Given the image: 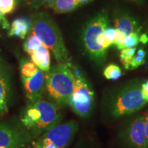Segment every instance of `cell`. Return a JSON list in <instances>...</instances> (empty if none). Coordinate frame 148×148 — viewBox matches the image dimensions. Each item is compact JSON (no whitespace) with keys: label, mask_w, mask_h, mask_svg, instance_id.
Listing matches in <instances>:
<instances>
[{"label":"cell","mask_w":148,"mask_h":148,"mask_svg":"<svg viewBox=\"0 0 148 148\" xmlns=\"http://www.w3.org/2000/svg\"><path fill=\"white\" fill-rule=\"evenodd\" d=\"M62 115L58 105L42 98L27 103L20 115V121L32 138L62 122Z\"/></svg>","instance_id":"obj_1"},{"label":"cell","mask_w":148,"mask_h":148,"mask_svg":"<svg viewBox=\"0 0 148 148\" xmlns=\"http://www.w3.org/2000/svg\"><path fill=\"white\" fill-rule=\"evenodd\" d=\"M31 32L42 44L52 51L57 63L72 67L71 58L60 29L47 12H38L31 16Z\"/></svg>","instance_id":"obj_2"},{"label":"cell","mask_w":148,"mask_h":148,"mask_svg":"<svg viewBox=\"0 0 148 148\" xmlns=\"http://www.w3.org/2000/svg\"><path fill=\"white\" fill-rule=\"evenodd\" d=\"M75 83V75L65 64L57 63L45 74V89L53 103L68 106Z\"/></svg>","instance_id":"obj_3"},{"label":"cell","mask_w":148,"mask_h":148,"mask_svg":"<svg viewBox=\"0 0 148 148\" xmlns=\"http://www.w3.org/2000/svg\"><path fill=\"white\" fill-rule=\"evenodd\" d=\"M108 18L104 11L98 13L86 24L82 40L86 52L97 63L105 60L108 49L105 47L104 31L108 26Z\"/></svg>","instance_id":"obj_4"},{"label":"cell","mask_w":148,"mask_h":148,"mask_svg":"<svg viewBox=\"0 0 148 148\" xmlns=\"http://www.w3.org/2000/svg\"><path fill=\"white\" fill-rule=\"evenodd\" d=\"M148 103L141 90V84L132 83L116 93L110 106V114L119 118L134 114Z\"/></svg>","instance_id":"obj_5"},{"label":"cell","mask_w":148,"mask_h":148,"mask_svg":"<svg viewBox=\"0 0 148 148\" xmlns=\"http://www.w3.org/2000/svg\"><path fill=\"white\" fill-rule=\"evenodd\" d=\"M78 130L74 120L61 122L43 132L32 141V148H66Z\"/></svg>","instance_id":"obj_6"},{"label":"cell","mask_w":148,"mask_h":148,"mask_svg":"<svg viewBox=\"0 0 148 148\" xmlns=\"http://www.w3.org/2000/svg\"><path fill=\"white\" fill-rule=\"evenodd\" d=\"M75 75V83L68 106L80 117H87L92 112L95 93L86 79L76 69H72Z\"/></svg>","instance_id":"obj_7"},{"label":"cell","mask_w":148,"mask_h":148,"mask_svg":"<svg viewBox=\"0 0 148 148\" xmlns=\"http://www.w3.org/2000/svg\"><path fill=\"white\" fill-rule=\"evenodd\" d=\"M32 137L23 127L0 123V148H26Z\"/></svg>","instance_id":"obj_8"},{"label":"cell","mask_w":148,"mask_h":148,"mask_svg":"<svg viewBox=\"0 0 148 148\" xmlns=\"http://www.w3.org/2000/svg\"><path fill=\"white\" fill-rule=\"evenodd\" d=\"M123 138L130 148H147L144 115L135 116L129 121Z\"/></svg>","instance_id":"obj_9"},{"label":"cell","mask_w":148,"mask_h":148,"mask_svg":"<svg viewBox=\"0 0 148 148\" xmlns=\"http://www.w3.org/2000/svg\"><path fill=\"white\" fill-rule=\"evenodd\" d=\"M27 103L34 102L42 97L45 90V74L38 69L34 75L21 76Z\"/></svg>","instance_id":"obj_10"},{"label":"cell","mask_w":148,"mask_h":148,"mask_svg":"<svg viewBox=\"0 0 148 148\" xmlns=\"http://www.w3.org/2000/svg\"><path fill=\"white\" fill-rule=\"evenodd\" d=\"M10 92V76L2 70L0 73V116L8 111Z\"/></svg>","instance_id":"obj_11"},{"label":"cell","mask_w":148,"mask_h":148,"mask_svg":"<svg viewBox=\"0 0 148 148\" xmlns=\"http://www.w3.org/2000/svg\"><path fill=\"white\" fill-rule=\"evenodd\" d=\"M32 62L40 70L47 72L51 68V56L49 49L42 45L30 55Z\"/></svg>","instance_id":"obj_12"},{"label":"cell","mask_w":148,"mask_h":148,"mask_svg":"<svg viewBox=\"0 0 148 148\" xmlns=\"http://www.w3.org/2000/svg\"><path fill=\"white\" fill-rule=\"evenodd\" d=\"M114 28L128 36L131 33L136 31L140 27H138V23L132 16L127 14H121L116 16L114 20Z\"/></svg>","instance_id":"obj_13"},{"label":"cell","mask_w":148,"mask_h":148,"mask_svg":"<svg viewBox=\"0 0 148 148\" xmlns=\"http://www.w3.org/2000/svg\"><path fill=\"white\" fill-rule=\"evenodd\" d=\"M31 29V21L28 18L21 17L14 19L8 32L9 36H17L24 39Z\"/></svg>","instance_id":"obj_14"},{"label":"cell","mask_w":148,"mask_h":148,"mask_svg":"<svg viewBox=\"0 0 148 148\" xmlns=\"http://www.w3.org/2000/svg\"><path fill=\"white\" fill-rule=\"evenodd\" d=\"M81 6L79 0H55L49 8L56 13H68Z\"/></svg>","instance_id":"obj_15"},{"label":"cell","mask_w":148,"mask_h":148,"mask_svg":"<svg viewBox=\"0 0 148 148\" xmlns=\"http://www.w3.org/2000/svg\"><path fill=\"white\" fill-rule=\"evenodd\" d=\"M136 47H126L121 49L120 51V60L125 69L130 70L131 61L134 55L136 54Z\"/></svg>","instance_id":"obj_16"},{"label":"cell","mask_w":148,"mask_h":148,"mask_svg":"<svg viewBox=\"0 0 148 148\" xmlns=\"http://www.w3.org/2000/svg\"><path fill=\"white\" fill-rule=\"evenodd\" d=\"M103 74L106 79L116 80L121 77L122 71L117 64H110L106 66L103 70Z\"/></svg>","instance_id":"obj_17"},{"label":"cell","mask_w":148,"mask_h":148,"mask_svg":"<svg viewBox=\"0 0 148 148\" xmlns=\"http://www.w3.org/2000/svg\"><path fill=\"white\" fill-rule=\"evenodd\" d=\"M42 45V44L40 42V40L34 34H32L25 40L23 44V48L25 52L30 56L36 49H38Z\"/></svg>","instance_id":"obj_18"},{"label":"cell","mask_w":148,"mask_h":148,"mask_svg":"<svg viewBox=\"0 0 148 148\" xmlns=\"http://www.w3.org/2000/svg\"><path fill=\"white\" fill-rule=\"evenodd\" d=\"M140 28H138L137 30L135 32L131 33L128 36H127L125 40V48L126 47H136V46L138 45L139 42V32Z\"/></svg>","instance_id":"obj_19"},{"label":"cell","mask_w":148,"mask_h":148,"mask_svg":"<svg viewBox=\"0 0 148 148\" xmlns=\"http://www.w3.org/2000/svg\"><path fill=\"white\" fill-rule=\"evenodd\" d=\"M16 7V0H0V11L5 14L11 13Z\"/></svg>","instance_id":"obj_20"},{"label":"cell","mask_w":148,"mask_h":148,"mask_svg":"<svg viewBox=\"0 0 148 148\" xmlns=\"http://www.w3.org/2000/svg\"><path fill=\"white\" fill-rule=\"evenodd\" d=\"M116 36V29L114 27L108 26L104 31L105 47L107 49L109 47L113 45Z\"/></svg>","instance_id":"obj_21"},{"label":"cell","mask_w":148,"mask_h":148,"mask_svg":"<svg viewBox=\"0 0 148 148\" xmlns=\"http://www.w3.org/2000/svg\"><path fill=\"white\" fill-rule=\"evenodd\" d=\"M55 0H23L25 5L32 7L33 8H40L44 5L50 7Z\"/></svg>","instance_id":"obj_22"},{"label":"cell","mask_w":148,"mask_h":148,"mask_svg":"<svg viewBox=\"0 0 148 148\" xmlns=\"http://www.w3.org/2000/svg\"><path fill=\"white\" fill-rule=\"evenodd\" d=\"M126 37L127 36L124 34V33L120 32V31L117 30V29H116V36L113 45H115L116 47L118 49H119V50L124 49L125 40Z\"/></svg>","instance_id":"obj_23"},{"label":"cell","mask_w":148,"mask_h":148,"mask_svg":"<svg viewBox=\"0 0 148 148\" xmlns=\"http://www.w3.org/2000/svg\"><path fill=\"white\" fill-rule=\"evenodd\" d=\"M145 59L144 56H140L139 55L136 54L134 55V56L133 57L131 61L130 66V70L135 69L136 68L139 67L140 66L143 65L145 63Z\"/></svg>","instance_id":"obj_24"},{"label":"cell","mask_w":148,"mask_h":148,"mask_svg":"<svg viewBox=\"0 0 148 148\" xmlns=\"http://www.w3.org/2000/svg\"><path fill=\"white\" fill-rule=\"evenodd\" d=\"M10 27L8 20L5 17L4 14L0 11V27L3 29H8Z\"/></svg>","instance_id":"obj_25"},{"label":"cell","mask_w":148,"mask_h":148,"mask_svg":"<svg viewBox=\"0 0 148 148\" xmlns=\"http://www.w3.org/2000/svg\"><path fill=\"white\" fill-rule=\"evenodd\" d=\"M141 90L145 99L148 101V79L141 84Z\"/></svg>","instance_id":"obj_26"},{"label":"cell","mask_w":148,"mask_h":148,"mask_svg":"<svg viewBox=\"0 0 148 148\" xmlns=\"http://www.w3.org/2000/svg\"><path fill=\"white\" fill-rule=\"evenodd\" d=\"M144 118H145V128L146 133V138H147V145L148 148V112L144 114Z\"/></svg>","instance_id":"obj_27"},{"label":"cell","mask_w":148,"mask_h":148,"mask_svg":"<svg viewBox=\"0 0 148 148\" xmlns=\"http://www.w3.org/2000/svg\"><path fill=\"white\" fill-rule=\"evenodd\" d=\"M139 41L143 44H146L148 42V36L146 34H143L139 37Z\"/></svg>","instance_id":"obj_28"},{"label":"cell","mask_w":148,"mask_h":148,"mask_svg":"<svg viewBox=\"0 0 148 148\" xmlns=\"http://www.w3.org/2000/svg\"><path fill=\"white\" fill-rule=\"evenodd\" d=\"M79 3H80V5H83L90 2V1H92V0H79Z\"/></svg>","instance_id":"obj_29"},{"label":"cell","mask_w":148,"mask_h":148,"mask_svg":"<svg viewBox=\"0 0 148 148\" xmlns=\"http://www.w3.org/2000/svg\"><path fill=\"white\" fill-rule=\"evenodd\" d=\"M129 1H138V0H129Z\"/></svg>","instance_id":"obj_30"},{"label":"cell","mask_w":148,"mask_h":148,"mask_svg":"<svg viewBox=\"0 0 148 148\" xmlns=\"http://www.w3.org/2000/svg\"><path fill=\"white\" fill-rule=\"evenodd\" d=\"M2 69H1V67H0V73H1V71H2Z\"/></svg>","instance_id":"obj_31"}]
</instances>
